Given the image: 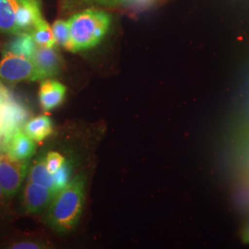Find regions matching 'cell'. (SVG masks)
<instances>
[{
    "label": "cell",
    "instance_id": "cell-1",
    "mask_svg": "<svg viewBox=\"0 0 249 249\" xmlns=\"http://www.w3.org/2000/svg\"><path fill=\"white\" fill-rule=\"evenodd\" d=\"M85 198V178L79 175L59 190L46 208L45 221L58 232L73 230L80 221Z\"/></svg>",
    "mask_w": 249,
    "mask_h": 249
},
{
    "label": "cell",
    "instance_id": "cell-2",
    "mask_svg": "<svg viewBox=\"0 0 249 249\" xmlns=\"http://www.w3.org/2000/svg\"><path fill=\"white\" fill-rule=\"evenodd\" d=\"M71 34L73 53L98 45L109 30L111 16L104 10L85 9L68 19Z\"/></svg>",
    "mask_w": 249,
    "mask_h": 249
},
{
    "label": "cell",
    "instance_id": "cell-3",
    "mask_svg": "<svg viewBox=\"0 0 249 249\" xmlns=\"http://www.w3.org/2000/svg\"><path fill=\"white\" fill-rule=\"evenodd\" d=\"M0 80L8 83L44 80L36 64L26 56L5 51L0 60Z\"/></svg>",
    "mask_w": 249,
    "mask_h": 249
},
{
    "label": "cell",
    "instance_id": "cell-4",
    "mask_svg": "<svg viewBox=\"0 0 249 249\" xmlns=\"http://www.w3.org/2000/svg\"><path fill=\"white\" fill-rule=\"evenodd\" d=\"M28 160H18L9 154H0V186L8 198L18 192L27 172Z\"/></svg>",
    "mask_w": 249,
    "mask_h": 249
},
{
    "label": "cell",
    "instance_id": "cell-5",
    "mask_svg": "<svg viewBox=\"0 0 249 249\" xmlns=\"http://www.w3.org/2000/svg\"><path fill=\"white\" fill-rule=\"evenodd\" d=\"M2 150L18 160H29L36 151V143L23 129L17 128L0 137Z\"/></svg>",
    "mask_w": 249,
    "mask_h": 249
},
{
    "label": "cell",
    "instance_id": "cell-6",
    "mask_svg": "<svg viewBox=\"0 0 249 249\" xmlns=\"http://www.w3.org/2000/svg\"><path fill=\"white\" fill-rule=\"evenodd\" d=\"M55 194L53 188L28 181L21 196L22 210L25 213H40L48 207Z\"/></svg>",
    "mask_w": 249,
    "mask_h": 249
},
{
    "label": "cell",
    "instance_id": "cell-7",
    "mask_svg": "<svg viewBox=\"0 0 249 249\" xmlns=\"http://www.w3.org/2000/svg\"><path fill=\"white\" fill-rule=\"evenodd\" d=\"M32 60L41 73L44 80L53 78L60 74L63 70L62 56L53 47L37 46Z\"/></svg>",
    "mask_w": 249,
    "mask_h": 249
},
{
    "label": "cell",
    "instance_id": "cell-8",
    "mask_svg": "<svg viewBox=\"0 0 249 249\" xmlns=\"http://www.w3.org/2000/svg\"><path fill=\"white\" fill-rule=\"evenodd\" d=\"M1 113L3 116L1 136L22 127L23 124L28 121L30 116V112L28 111L27 107L12 96L4 105V107L1 108Z\"/></svg>",
    "mask_w": 249,
    "mask_h": 249
},
{
    "label": "cell",
    "instance_id": "cell-9",
    "mask_svg": "<svg viewBox=\"0 0 249 249\" xmlns=\"http://www.w3.org/2000/svg\"><path fill=\"white\" fill-rule=\"evenodd\" d=\"M67 88L61 82L46 79L39 89V102L44 111H50L59 107L66 97Z\"/></svg>",
    "mask_w": 249,
    "mask_h": 249
},
{
    "label": "cell",
    "instance_id": "cell-10",
    "mask_svg": "<svg viewBox=\"0 0 249 249\" xmlns=\"http://www.w3.org/2000/svg\"><path fill=\"white\" fill-rule=\"evenodd\" d=\"M42 18L40 3L20 2L16 12V28L18 34L31 33L36 23Z\"/></svg>",
    "mask_w": 249,
    "mask_h": 249
},
{
    "label": "cell",
    "instance_id": "cell-11",
    "mask_svg": "<svg viewBox=\"0 0 249 249\" xmlns=\"http://www.w3.org/2000/svg\"><path fill=\"white\" fill-rule=\"evenodd\" d=\"M23 131L36 142H42L53 133V121L46 115L36 116L23 124Z\"/></svg>",
    "mask_w": 249,
    "mask_h": 249
},
{
    "label": "cell",
    "instance_id": "cell-12",
    "mask_svg": "<svg viewBox=\"0 0 249 249\" xmlns=\"http://www.w3.org/2000/svg\"><path fill=\"white\" fill-rule=\"evenodd\" d=\"M19 0H0V33L18 35L16 12Z\"/></svg>",
    "mask_w": 249,
    "mask_h": 249
},
{
    "label": "cell",
    "instance_id": "cell-13",
    "mask_svg": "<svg viewBox=\"0 0 249 249\" xmlns=\"http://www.w3.org/2000/svg\"><path fill=\"white\" fill-rule=\"evenodd\" d=\"M37 45L31 33H20L16 35L8 45H6V50L11 53L20 54L32 58L36 51Z\"/></svg>",
    "mask_w": 249,
    "mask_h": 249
},
{
    "label": "cell",
    "instance_id": "cell-14",
    "mask_svg": "<svg viewBox=\"0 0 249 249\" xmlns=\"http://www.w3.org/2000/svg\"><path fill=\"white\" fill-rule=\"evenodd\" d=\"M28 181L34 182L36 184L44 186V187L53 188L54 190L53 175L48 171L47 167H46L45 157L38 158L35 161V163L33 164V166L31 167V169L29 171Z\"/></svg>",
    "mask_w": 249,
    "mask_h": 249
},
{
    "label": "cell",
    "instance_id": "cell-15",
    "mask_svg": "<svg viewBox=\"0 0 249 249\" xmlns=\"http://www.w3.org/2000/svg\"><path fill=\"white\" fill-rule=\"evenodd\" d=\"M31 34L34 37L37 46L53 47L56 45L52 27H50L43 18L36 23V26L31 31Z\"/></svg>",
    "mask_w": 249,
    "mask_h": 249
},
{
    "label": "cell",
    "instance_id": "cell-16",
    "mask_svg": "<svg viewBox=\"0 0 249 249\" xmlns=\"http://www.w3.org/2000/svg\"><path fill=\"white\" fill-rule=\"evenodd\" d=\"M53 37L56 45L62 46L66 50L73 52V44H72L71 34L68 20L57 19L52 25Z\"/></svg>",
    "mask_w": 249,
    "mask_h": 249
},
{
    "label": "cell",
    "instance_id": "cell-17",
    "mask_svg": "<svg viewBox=\"0 0 249 249\" xmlns=\"http://www.w3.org/2000/svg\"><path fill=\"white\" fill-rule=\"evenodd\" d=\"M72 164L71 161H64L61 167L53 174L54 190L58 192L66 187L71 178Z\"/></svg>",
    "mask_w": 249,
    "mask_h": 249
},
{
    "label": "cell",
    "instance_id": "cell-18",
    "mask_svg": "<svg viewBox=\"0 0 249 249\" xmlns=\"http://www.w3.org/2000/svg\"><path fill=\"white\" fill-rule=\"evenodd\" d=\"M10 249H47L48 242L44 238H27L23 240L17 241L10 245Z\"/></svg>",
    "mask_w": 249,
    "mask_h": 249
},
{
    "label": "cell",
    "instance_id": "cell-19",
    "mask_svg": "<svg viewBox=\"0 0 249 249\" xmlns=\"http://www.w3.org/2000/svg\"><path fill=\"white\" fill-rule=\"evenodd\" d=\"M45 163H46V167L48 171L53 175V173H55L57 170L61 167L65 158L62 154H60L57 151H49L46 156L45 157Z\"/></svg>",
    "mask_w": 249,
    "mask_h": 249
},
{
    "label": "cell",
    "instance_id": "cell-20",
    "mask_svg": "<svg viewBox=\"0 0 249 249\" xmlns=\"http://www.w3.org/2000/svg\"><path fill=\"white\" fill-rule=\"evenodd\" d=\"M10 97H11V93L9 89L2 82H0V110L9 101Z\"/></svg>",
    "mask_w": 249,
    "mask_h": 249
},
{
    "label": "cell",
    "instance_id": "cell-21",
    "mask_svg": "<svg viewBox=\"0 0 249 249\" xmlns=\"http://www.w3.org/2000/svg\"><path fill=\"white\" fill-rule=\"evenodd\" d=\"M85 1H88L89 3H92V4L100 5V6L114 7V6H116V5L121 4L122 2H124L126 0H85Z\"/></svg>",
    "mask_w": 249,
    "mask_h": 249
},
{
    "label": "cell",
    "instance_id": "cell-22",
    "mask_svg": "<svg viewBox=\"0 0 249 249\" xmlns=\"http://www.w3.org/2000/svg\"><path fill=\"white\" fill-rule=\"evenodd\" d=\"M242 238L244 243L249 244V219L248 223H246V225L243 228V231H242Z\"/></svg>",
    "mask_w": 249,
    "mask_h": 249
},
{
    "label": "cell",
    "instance_id": "cell-23",
    "mask_svg": "<svg viewBox=\"0 0 249 249\" xmlns=\"http://www.w3.org/2000/svg\"><path fill=\"white\" fill-rule=\"evenodd\" d=\"M6 199H8V197L5 195L2 187L0 186V212L3 211L5 204H6Z\"/></svg>",
    "mask_w": 249,
    "mask_h": 249
},
{
    "label": "cell",
    "instance_id": "cell-24",
    "mask_svg": "<svg viewBox=\"0 0 249 249\" xmlns=\"http://www.w3.org/2000/svg\"><path fill=\"white\" fill-rule=\"evenodd\" d=\"M2 125H3V116H2V113L0 110V137L2 135Z\"/></svg>",
    "mask_w": 249,
    "mask_h": 249
},
{
    "label": "cell",
    "instance_id": "cell-25",
    "mask_svg": "<svg viewBox=\"0 0 249 249\" xmlns=\"http://www.w3.org/2000/svg\"><path fill=\"white\" fill-rule=\"evenodd\" d=\"M126 1H127V0H126ZM128 1H131V2L137 3V4H144V3H146V2L149 1V0H128Z\"/></svg>",
    "mask_w": 249,
    "mask_h": 249
},
{
    "label": "cell",
    "instance_id": "cell-26",
    "mask_svg": "<svg viewBox=\"0 0 249 249\" xmlns=\"http://www.w3.org/2000/svg\"><path fill=\"white\" fill-rule=\"evenodd\" d=\"M20 2H24V1H28V2H36V3H40V0H19Z\"/></svg>",
    "mask_w": 249,
    "mask_h": 249
}]
</instances>
